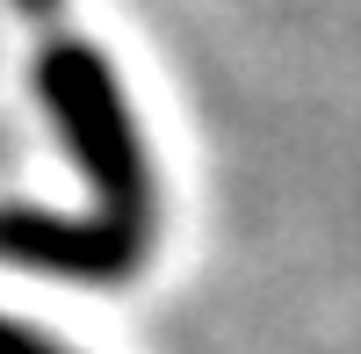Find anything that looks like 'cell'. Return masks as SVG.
<instances>
[{"label":"cell","mask_w":361,"mask_h":354,"mask_svg":"<svg viewBox=\"0 0 361 354\" xmlns=\"http://www.w3.org/2000/svg\"><path fill=\"white\" fill-rule=\"evenodd\" d=\"M29 8H58V0H29Z\"/></svg>","instance_id":"3957f363"},{"label":"cell","mask_w":361,"mask_h":354,"mask_svg":"<svg viewBox=\"0 0 361 354\" xmlns=\"http://www.w3.org/2000/svg\"><path fill=\"white\" fill-rule=\"evenodd\" d=\"M44 94H51L58 116H66V130H73V145L87 152V166L102 173V188H109V224L137 246V239H145V173H137L130 123H123V109H116L109 66L66 44V51L44 58Z\"/></svg>","instance_id":"6da1fadb"},{"label":"cell","mask_w":361,"mask_h":354,"mask_svg":"<svg viewBox=\"0 0 361 354\" xmlns=\"http://www.w3.org/2000/svg\"><path fill=\"white\" fill-rule=\"evenodd\" d=\"M0 354H51V347H37V340H22L15 326H0Z\"/></svg>","instance_id":"7a4b0ae2"}]
</instances>
